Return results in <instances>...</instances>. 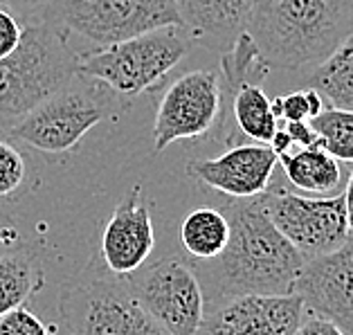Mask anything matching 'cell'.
I'll use <instances>...</instances> for the list:
<instances>
[{"instance_id":"4fadbf2b","label":"cell","mask_w":353,"mask_h":335,"mask_svg":"<svg viewBox=\"0 0 353 335\" xmlns=\"http://www.w3.org/2000/svg\"><path fill=\"white\" fill-rule=\"evenodd\" d=\"M295 293L308 313L322 315L353 335V236L338 250L308 259Z\"/></svg>"},{"instance_id":"f1b7e54d","label":"cell","mask_w":353,"mask_h":335,"mask_svg":"<svg viewBox=\"0 0 353 335\" xmlns=\"http://www.w3.org/2000/svg\"><path fill=\"white\" fill-rule=\"evenodd\" d=\"M344 205H347V221H349V234L353 236V171L351 178L347 183V189H344Z\"/></svg>"},{"instance_id":"603a6c76","label":"cell","mask_w":353,"mask_h":335,"mask_svg":"<svg viewBox=\"0 0 353 335\" xmlns=\"http://www.w3.org/2000/svg\"><path fill=\"white\" fill-rule=\"evenodd\" d=\"M0 335H50L46 324L25 306L0 317Z\"/></svg>"},{"instance_id":"277c9868","label":"cell","mask_w":353,"mask_h":335,"mask_svg":"<svg viewBox=\"0 0 353 335\" xmlns=\"http://www.w3.org/2000/svg\"><path fill=\"white\" fill-rule=\"evenodd\" d=\"M198 45L183 25H169L140 37L79 54L77 74L104 83L126 104L158 83Z\"/></svg>"},{"instance_id":"9a60e30c","label":"cell","mask_w":353,"mask_h":335,"mask_svg":"<svg viewBox=\"0 0 353 335\" xmlns=\"http://www.w3.org/2000/svg\"><path fill=\"white\" fill-rule=\"evenodd\" d=\"M256 0H176L183 28L201 43L223 48V52L245 30Z\"/></svg>"},{"instance_id":"44dd1931","label":"cell","mask_w":353,"mask_h":335,"mask_svg":"<svg viewBox=\"0 0 353 335\" xmlns=\"http://www.w3.org/2000/svg\"><path fill=\"white\" fill-rule=\"evenodd\" d=\"M272 110L279 122H311L324 110L322 94L313 88L290 92L286 97L272 99Z\"/></svg>"},{"instance_id":"5bb4252c","label":"cell","mask_w":353,"mask_h":335,"mask_svg":"<svg viewBox=\"0 0 353 335\" xmlns=\"http://www.w3.org/2000/svg\"><path fill=\"white\" fill-rule=\"evenodd\" d=\"M153 247H156V234H153L151 212L142 199V187L135 185L115 205L104 225L99 256L110 274L131 277L149 261Z\"/></svg>"},{"instance_id":"83f0119b","label":"cell","mask_w":353,"mask_h":335,"mask_svg":"<svg viewBox=\"0 0 353 335\" xmlns=\"http://www.w3.org/2000/svg\"><path fill=\"white\" fill-rule=\"evenodd\" d=\"M21 243V232L7 221H0V256L16 250Z\"/></svg>"},{"instance_id":"cb8c5ba5","label":"cell","mask_w":353,"mask_h":335,"mask_svg":"<svg viewBox=\"0 0 353 335\" xmlns=\"http://www.w3.org/2000/svg\"><path fill=\"white\" fill-rule=\"evenodd\" d=\"M25 32V23L12 10L0 5V59L10 57L21 45Z\"/></svg>"},{"instance_id":"484cf974","label":"cell","mask_w":353,"mask_h":335,"mask_svg":"<svg viewBox=\"0 0 353 335\" xmlns=\"http://www.w3.org/2000/svg\"><path fill=\"white\" fill-rule=\"evenodd\" d=\"M0 5L12 10L23 21H34L46 14L50 0H0Z\"/></svg>"},{"instance_id":"d6986e66","label":"cell","mask_w":353,"mask_h":335,"mask_svg":"<svg viewBox=\"0 0 353 335\" xmlns=\"http://www.w3.org/2000/svg\"><path fill=\"white\" fill-rule=\"evenodd\" d=\"M180 241L194 259H219L230 241V219L216 207L189 212L180 225Z\"/></svg>"},{"instance_id":"7c38bea8","label":"cell","mask_w":353,"mask_h":335,"mask_svg":"<svg viewBox=\"0 0 353 335\" xmlns=\"http://www.w3.org/2000/svg\"><path fill=\"white\" fill-rule=\"evenodd\" d=\"M306 306L292 295H241L205 315L201 335H295Z\"/></svg>"},{"instance_id":"7402d4cb","label":"cell","mask_w":353,"mask_h":335,"mask_svg":"<svg viewBox=\"0 0 353 335\" xmlns=\"http://www.w3.org/2000/svg\"><path fill=\"white\" fill-rule=\"evenodd\" d=\"M28 178V162L10 140L0 137V199H10Z\"/></svg>"},{"instance_id":"7a4b0ae2","label":"cell","mask_w":353,"mask_h":335,"mask_svg":"<svg viewBox=\"0 0 353 335\" xmlns=\"http://www.w3.org/2000/svg\"><path fill=\"white\" fill-rule=\"evenodd\" d=\"M245 32L270 68H315L353 34V0H256Z\"/></svg>"},{"instance_id":"8992f818","label":"cell","mask_w":353,"mask_h":335,"mask_svg":"<svg viewBox=\"0 0 353 335\" xmlns=\"http://www.w3.org/2000/svg\"><path fill=\"white\" fill-rule=\"evenodd\" d=\"M59 315L72 335H169L137 302L126 277L108 270L63 288Z\"/></svg>"},{"instance_id":"2e32d148","label":"cell","mask_w":353,"mask_h":335,"mask_svg":"<svg viewBox=\"0 0 353 335\" xmlns=\"http://www.w3.org/2000/svg\"><path fill=\"white\" fill-rule=\"evenodd\" d=\"M279 165L288 183L311 196H333L340 192L342 169L320 142L279 156Z\"/></svg>"},{"instance_id":"9c48e42d","label":"cell","mask_w":353,"mask_h":335,"mask_svg":"<svg viewBox=\"0 0 353 335\" xmlns=\"http://www.w3.org/2000/svg\"><path fill=\"white\" fill-rule=\"evenodd\" d=\"M126 281L137 302L169 335H201L208 315L203 286L180 256H165L140 279Z\"/></svg>"},{"instance_id":"ac0fdd59","label":"cell","mask_w":353,"mask_h":335,"mask_svg":"<svg viewBox=\"0 0 353 335\" xmlns=\"http://www.w3.org/2000/svg\"><path fill=\"white\" fill-rule=\"evenodd\" d=\"M43 286L37 254L23 247L0 256V317L21 308Z\"/></svg>"},{"instance_id":"8fae6325","label":"cell","mask_w":353,"mask_h":335,"mask_svg":"<svg viewBox=\"0 0 353 335\" xmlns=\"http://www.w3.org/2000/svg\"><path fill=\"white\" fill-rule=\"evenodd\" d=\"M277 162L270 144L241 142L228 147L221 156L189 160L187 174L208 189L245 201L268 192Z\"/></svg>"},{"instance_id":"4316f807","label":"cell","mask_w":353,"mask_h":335,"mask_svg":"<svg viewBox=\"0 0 353 335\" xmlns=\"http://www.w3.org/2000/svg\"><path fill=\"white\" fill-rule=\"evenodd\" d=\"M286 133L290 135L292 144H295V149H304V147H311V144L317 142V133L315 128L311 126V122H286Z\"/></svg>"},{"instance_id":"5b68a950","label":"cell","mask_w":353,"mask_h":335,"mask_svg":"<svg viewBox=\"0 0 353 335\" xmlns=\"http://www.w3.org/2000/svg\"><path fill=\"white\" fill-rule=\"evenodd\" d=\"M117 104L126 101L104 83L77 77L65 88L34 106L7 135L46 156H65L94 126L119 115Z\"/></svg>"},{"instance_id":"d4e9b609","label":"cell","mask_w":353,"mask_h":335,"mask_svg":"<svg viewBox=\"0 0 353 335\" xmlns=\"http://www.w3.org/2000/svg\"><path fill=\"white\" fill-rule=\"evenodd\" d=\"M295 335H347L338 324H333L331 320H326L322 315L315 313H304V320L297 326Z\"/></svg>"},{"instance_id":"30bf717a","label":"cell","mask_w":353,"mask_h":335,"mask_svg":"<svg viewBox=\"0 0 353 335\" xmlns=\"http://www.w3.org/2000/svg\"><path fill=\"white\" fill-rule=\"evenodd\" d=\"M221 110L223 85L219 72L192 70L178 77L158 104L153 151L162 153L174 142L210 135L219 124Z\"/></svg>"},{"instance_id":"52a82bcc","label":"cell","mask_w":353,"mask_h":335,"mask_svg":"<svg viewBox=\"0 0 353 335\" xmlns=\"http://www.w3.org/2000/svg\"><path fill=\"white\" fill-rule=\"evenodd\" d=\"M43 16L99 48L183 25L176 0H50Z\"/></svg>"},{"instance_id":"ffe728a7","label":"cell","mask_w":353,"mask_h":335,"mask_svg":"<svg viewBox=\"0 0 353 335\" xmlns=\"http://www.w3.org/2000/svg\"><path fill=\"white\" fill-rule=\"evenodd\" d=\"M317 133V142L331 153L335 160L353 162V110L324 108L311 119Z\"/></svg>"},{"instance_id":"e0dca14e","label":"cell","mask_w":353,"mask_h":335,"mask_svg":"<svg viewBox=\"0 0 353 335\" xmlns=\"http://www.w3.org/2000/svg\"><path fill=\"white\" fill-rule=\"evenodd\" d=\"M306 85L331 101L333 108L353 110V34L313 68Z\"/></svg>"},{"instance_id":"3957f363","label":"cell","mask_w":353,"mask_h":335,"mask_svg":"<svg viewBox=\"0 0 353 335\" xmlns=\"http://www.w3.org/2000/svg\"><path fill=\"white\" fill-rule=\"evenodd\" d=\"M79 54L68 32L46 16L25 21L21 45L0 59V131L10 128L50 94L77 79Z\"/></svg>"},{"instance_id":"6da1fadb","label":"cell","mask_w":353,"mask_h":335,"mask_svg":"<svg viewBox=\"0 0 353 335\" xmlns=\"http://www.w3.org/2000/svg\"><path fill=\"white\" fill-rule=\"evenodd\" d=\"M230 241L219 256L221 295H292L306 259L263 212L259 196L230 205Z\"/></svg>"},{"instance_id":"ba28073f","label":"cell","mask_w":353,"mask_h":335,"mask_svg":"<svg viewBox=\"0 0 353 335\" xmlns=\"http://www.w3.org/2000/svg\"><path fill=\"white\" fill-rule=\"evenodd\" d=\"M263 212L283 236L304 254V259L329 254L349 241V221L344 194L299 196L286 189L259 196Z\"/></svg>"}]
</instances>
